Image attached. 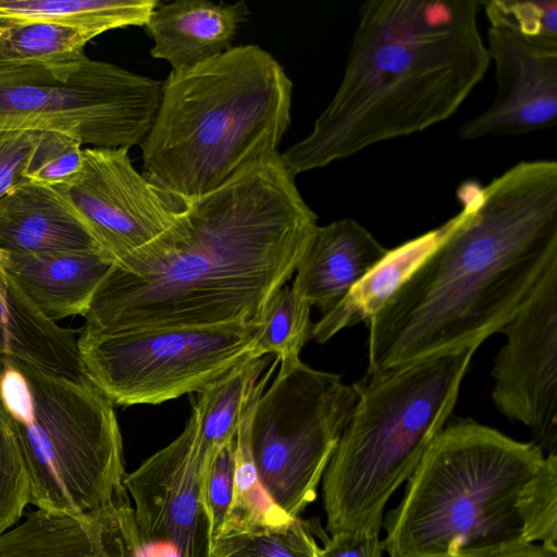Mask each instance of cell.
<instances>
[{
  "label": "cell",
  "instance_id": "8",
  "mask_svg": "<svg viewBox=\"0 0 557 557\" xmlns=\"http://www.w3.org/2000/svg\"><path fill=\"white\" fill-rule=\"evenodd\" d=\"M258 380L249 405V446L271 500L296 519L317 488L356 403L354 386L301 360L281 366L265 389Z\"/></svg>",
  "mask_w": 557,
  "mask_h": 557
},
{
  "label": "cell",
  "instance_id": "2",
  "mask_svg": "<svg viewBox=\"0 0 557 557\" xmlns=\"http://www.w3.org/2000/svg\"><path fill=\"white\" fill-rule=\"evenodd\" d=\"M459 191L448 234L368 322L367 374L478 348L557 262L555 160L520 161Z\"/></svg>",
  "mask_w": 557,
  "mask_h": 557
},
{
  "label": "cell",
  "instance_id": "22",
  "mask_svg": "<svg viewBox=\"0 0 557 557\" xmlns=\"http://www.w3.org/2000/svg\"><path fill=\"white\" fill-rule=\"evenodd\" d=\"M158 0H0V20L47 22L99 36L127 26H145Z\"/></svg>",
  "mask_w": 557,
  "mask_h": 557
},
{
  "label": "cell",
  "instance_id": "7",
  "mask_svg": "<svg viewBox=\"0 0 557 557\" xmlns=\"http://www.w3.org/2000/svg\"><path fill=\"white\" fill-rule=\"evenodd\" d=\"M0 404L36 508L94 516L128 494L114 405L88 380L0 357Z\"/></svg>",
  "mask_w": 557,
  "mask_h": 557
},
{
  "label": "cell",
  "instance_id": "5",
  "mask_svg": "<svg viewBox=\"0 0 557 557\" xmlns=\"http://www.w3.org/2000/svg\"><path fill=\"white\" fill-rule=\"evenodd\" d=\"M293 82L257 45L235 46L163 81L141 141L143 174L184 203L278 151Z\"/></svg>",
  "mask_w": 557,
  "mask_h": 557
},
{
  "label": "cell",
  "instance_id": "11",
  "mask_svg": "<svg viewBox=\"0 0 557 557\" xmlns=\"http://www.w3.org/2000/svg\"><path fill=\"white\" fill-rule=\"evenodd\" d=\"M194 411L182 433L126 473L134 519L147 557H211L212 528L206 508Z\"/></svg>",
  "mask_w": 557,
  "mask_h": 557
},
{
  "label": "cell",
  "instance_id": "21",
  "mask_svg": "<svg viewBox=\"0 0 557 557\" xmlns=\"http://www.w3.org/2000/svg\"><path fill=\"white\" fill-rule=\"evenodd\" d=\"M0 557H112L94 516L36 508L0 533Z\"/></svg>",
  "mask_w": 557,
  "mask_h": 557
},
{
  "label": "cell",
  "instance_id": "32",
  "mask_svg": "<svg viewBox=\"0 0 557 557\" xmlns=\"http://www.w3.org/2000/svg\"><path fill=\"white\" fill-rule=\"evenodd\" d=\"M38 132L0 131V216L15 189L24 183L23 171Z\"/></svg>",
  "mask_w": 557,
  "mask_h": 557
},
{
  "label": "cell",
  "instance_id": "16",
  "mask_svg": "<svg viewBox=\"0 0 557 557\" xmlns=\"http://www.w3.org/2000/svg\"><path fill=\"white\" fill-rule=\"evenodd\" d=\"M248 15L243 1H158L144 26L153 44L150 54L171 71L191 67L231 49Z\"/></svg>",
  "mask_w": 557,
  "mask_h": 557
},
{
  "label": "cell",
  "instance_id": "26",
  "mask_svg": "<svg viewBox=\"0 0 557 557\" xmlns=\"http://www.w3.org/2000/svg\"><path fill=\"white\" fill-rule=\"evenodd\" d=\"M211 557H322L308 523L300 518L274 525L230 528L213 537Z\"/></svg>",
  "mask_w": 557,
  "mask_h": 557
},
{
  "label": "cell",
  "instance_id": "1",
  "mask_svg": "<svg viewBox=\"0 0 557 557\" xmlns=\"http://www.w3.org/2000/svg\"><path fill=\"white\" fill-rule=\"evenodd\" d=\"M295 178L277 152L187 202L158 238L111 267L79 335L257 324L319 226Z\"/></svg>",
  "mask_w": 557,
  "mask_h": 557
},
{
  "label": "cell",
  "instance_id": "19",
  "mask_svg": "<svg viewBox=\"0 0 557 557\" xmlns=\"http://www.w3.org/2000/svg\"><path fill=\"white\" fill-rule=\"evenodd\" d=\"M46 318L0 263V357L73 380L84 375L75 334Z\"/></svg>",
  "mask_w": 557,
  "mask_h": 557
},
{
  "label": "cell",
  "instance_id": "12",
  "mask_svg": "<svg viewBox=\"0 0 557 557\" xmlns=\"http://www.w3.org/2000/svg\"><path fill=\"white\" fill-rule=\"evenodd\" d=\"M502 333L493 403L509 421L525 425L546 455L557 454V262Z\"/></svg>",
  "mask_w": 557,
  "mask_h": 557
},
{
  "label": "cell",
  "instance_id": "34",
  "mask_svg": "<svg viewBox=\"0 0 557 557\" xmlns=\"http://www.w3.org/2000/svg\"><path fill=\"white\" fill-rule=\"evenodd\" d=\"M491 557H557V548L543 543H523Z\"/></svg>",
  "mask_w": 557,
  "mask_h": 557
},
{
  "label": "cell",
  "instance_id": "35",
  "mask_svg": "<svg viewBox=\"0 0 557 557\" xmlns=\"http://www.w3.org/2000/svg\"><path fill=\"white\" fill-rule=\"evenodd\" d=\"M11 22L0 20V32H2L5 27H8Z\"/></svg>",
  "mask_w": 557,
  "mask_h": 557
},
{
  "label": "cell",
  "instance_id": "15",
  "mask_svg": "<svg viewBox=\"0 0 557 557\" xmlns=\"http://www.w3.org/2000/svg\"><path fill=\"white\" fill-rule=\"evenodd\" d=\"M387 251L368 228L351 218L319 225L290 286L301 299L325 313Z\"/></svg>",
  "mask_w": 557,
  "mask_h": 557
},
{
  "label": "cell",
  "instance_id": "6",
  "mask_svg": "<svg viewBox=\"0 0 557 557\" xmlns=\"http://www.w3.org/2000/svg\"><path fill=\"white\" fill-rule=\"evenodd\" d=\"M476 349L366 374L352 385L356 403L322 476L331 535L381 532L388 499L451 416Z\"/></svg>",
  "mask_w": 557,
  "mask_h": 557
},
{
  "label": "cell",
  "instance_id": "29",
  "mask_svg": "<svg viewBox=\"0 0 557 557\" xmlns=\"http://www.w3.org/2000/svg\"><path fill=\"white\" fill-rule=\"evenodd\" d=\"M481 4L490 26L504 27L528 40L557 47L556 0H494Z\"/></svg>",
  "mask_w": 557,
  "mask_h": 557
},
{
  "label": "cell",
  "instance_id": "31",
  "mask_svg": "<svg viewBox=\"0 0 557 557\" xmlns=\"http://www.w3.org/2000/svg\"><path fill=\"white\" fill-rule=\"evenodd\" d=\"M235 480V440L219 449L206 463L202 493L212 535H219L228 517ZM213 540V539H212Z\"/></svg>",
  "mask_w": 557,
  "mask_h": 557
},
{
  "label": "cell",
  "instance_id": "23",
  "mask_svg": "<svg viewBox=\"0 0 557 557\" xmlns=\"http://www.w3.org/2000/svg\"><path fill=\"white\" fill-rule=\"evenodd\" d=\"M263 358H246L199 391L193 405L201 456L209 460L223 446L234 442Z\"/></svg>",
  "mask_w": 557,
  "mask_h": 557
},
{
  "label": "cell",
  "instance_id": "3",
  "mask_svg": "<svg viewBox=\"0 0 557 557\" xmlns=\"http://www.w3.org/2000/svg\"><path fill=\"white\" fill-rule=\"evenodd\" d=\"M474 0H369L358 10L341 84L309 135L281 153L297 174L449 119L490 55Z\"/></svg>",
  "mask_w": 557,
  "mask_h": 557
},
{
  "label": "cell",
  "instance_id": "24",
  "mask_svg": "<svg viewBox=\"0 0 557 557\" xmlns=\"http://www.w3.org/2000/svg\"><path fill=\"white\" fill-rule=\"evenodd\" d=\"M92 33L47 22L11 23L0 32V69L41 66L69 77L87 57Z\"/></svg>",
  "mask_w": 557,
  "mask_h": 557
},
{
  "label": "cell",
  "instance_id": "10",
  "mask_svg": "<svg viewBox=\"0 0 557 557\" xmlns=\"http://www.w3.org/2000/svg\"><path fill=\"white\" fill-rule=\"evenodd\" d=\"M257 324L152 327L79 335L85 377L113 405H157L198 393L250 357Z\"/></svg>",
  "mask_w": 557,
  "mask_h": 557
},
{
  "label": "cell",
  "instance_id": "18",
  "mask_svg": "<svg viewBox=\"0 0 557 557\" xmlns=\"http://www.w3.org/2000/svg\"><path fill=\"white\" fill-rule=\"evenodd\" d=\"M0 250L104 255L65 197L55 188L33 183L15 189L0 216Z\"/></svg>",
  "mask_w": 557,
  "mask_h": 557
},
{
  "label": "cell",
  "instance_id": "25",
  "mask_svg": "<svg viewBox=\"0 0 557 557\" xmlns=\"http://www.w3.org/2000/svg\"><path fill=\"white\" fill-rule=\"evenodd\" d=\"M311 306L290 285L282 287L267 305L257 323L250 358L274 355L281 366L300 360V351L311 338Z\"/></svg>",
  "mask_w": 557,
  "mask_h": 557
},
{
  "label": "cell",
  "instance_id": "17",
  "mask_svg": "<svg viewBox=\"0 0 557 557\" xmlns=\"http://www.w3.org/2000/svg\"><path fill=\"white\" fill-rule=\"evenodd\" d=\"M0 263L49 320L85 315L113 265L102 253H21L0 250Z\"/></svg>",
  "mask_w": 557,
  "mask_h": 557
},
{
  "label": "cell",
  "instance_id": "20",
  "mask_svg": "<svg viewBox=\"0 0 557 557\" xmlns=\"http://www.w3.org/2000/svg\"><path fill=\"white\" fill-rule=\"evenodd\" d=\"M453 222L451 218L442 226L388 249L335 307L312 324L311 338L324 344L346 327L369 322L443 240Z\"/></svg>",
  "mask_w": 557,
  "mask_h": 557
},
{
  "label": "cell",
  "instance_id": "30",
  "mask_svg": "<svg viewBox=\"0 0 557 557\" xmlns=\"http://www.w3.org/2000/svg\"><path fill=\"white\" fill-rule=\"evenodd\" d=\"M28 505H32L28 474L0 404V533L15 525Z\"/></svg>",
  "mask_w": 557,
  "mask_h": 557
},
{
  "label": "cell",
  "instance_id": "13",
  "mask_svg": "<svg viewBox=\"0 0 557 557\" xmlns=\"http://www.w3.org/2000/svg\"><path fill=\"white\" fill-rule=\"evenodd\" d=\"M128 150L84 148L79 176L55 187L113 264L158 238L187 206L139 173Z\"/></svg>",
  "mask_w": 557,
  "mask_h": 557
},
{
  "label": "cell",
  "instance_id": "9",
  "mask_svg": "<svg viewBox=\"0 0 557 557\" xmlns=\"http://www.w3.org/2000/svg\"><path fill=\"white\" fill-rule=\"evenodd\" d=\"M163 81L88 57L66 78L41 66L0 69V131L64 133L92 148L140 145Z\"/></svg>",
  "mask_w": 557,
  "mask_h": 557
},
{
  "label": "cell",
  "instance_id": "4",
  "mask_svg": "<svg viewBox=\"0 0 557 557\" xmlns=\"http://www.w3.org/2000/svg\"><path fill=\"white\" fill-rule=\"evenodd\" d=\"M382 528L389 557H491L535 542L557 548V454L456 418Z\"/></svg>",
  "mask_w": 557,
  "mask_h": 557
},
{
  "label": "cell",
  "instance_id": "33",
  "mask_svg": "<svg viewBox=\"0 0 557 557\" xmlns=\"http://www.w3.org/2000/svg\"><path fill=\"white\" fill-rule=\"evenodd\" d=\"M380 533L341 532L331 535L322 548V557H382Z\"/></svg>",
  "mask_w": 557,
  "mask_h": 557
},
{
  "label": "cell",
  "instance_id": "14",
  "mask_svg": "<svg viewBox=\"0 0 557 557\" xmlns=\"http://www.w3.org/2000/svg\"><path fill=\"white\" fill-rule=\"evenodd\" d=\"M487 51L496 92L490 107L466 121L461 139L512 136L557 122V47L544 46L504 27L490 26Z\"/></svg>",
  "mask_w": 557,
  "mask_h": 557
},
{
  "label": "cell",
  "instance_id": "27",
  "mask_svg": "<svg viewBox=\"0 0 557 557\" xmlns=\"http://www.w3.org/2000/svg\"><path fill=\"white\" fill-rule=\"evenodd\" d=\"M255 386L235 437L233 502L223 530L274 525L293 520L271 500L263 490L253 466L249 446L248 413Z\"/></svg>",
  "mask_w": 557,
  "mask_h": 557
},
{
  "label": "cell",
  "instance_id": "28",
  "mask_svg": "<svg viewBox=\"0 0 557 557\" xmlns=\"http://www.w3.org/2000/svg\"><path fill=\"white\" fill-rule=\"evenodd\" d=\"M82 144L64 133L38 132L23 177L46 187H65L74 183L83 169Z\"/></svg>",
  "mask_w": 557,
  "mask_h": 557
}]
</instances>
